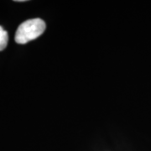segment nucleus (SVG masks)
I'll use <instances>...</instances> for the list:
<instances>
[{
	"instance_id": "obj_2",
	"label": "nucleus",
	"mask_w": 151,
	"mask_h": 151,
	"mask_svg": "<svg viewBox=\"0 0 151 151\" xmlns=\"http://www.w3.org/2000/svg\"><path fill=\"white\" fill-rule=\"evenodd\" d=\"M9 41V35L5 29L0 26V51L6 48Z\"/></svg>"
},
{
	"instance_id": "obj_1",
	"label": "nucleus",
	"mask_w": 151,
	"mask_h": 151,
	"mask_svg": "<svg viewBox=\"0 0 151 151\" xmlns=\"http://www.w3.org/2000/svg\"><path fill=\"white\" fill-rule=\"evenodd\" d=\"M45 29V23L41 19H31L23 22L15 34L18 44H26L40 36Z\"/></svg>"
}]
</instances>
